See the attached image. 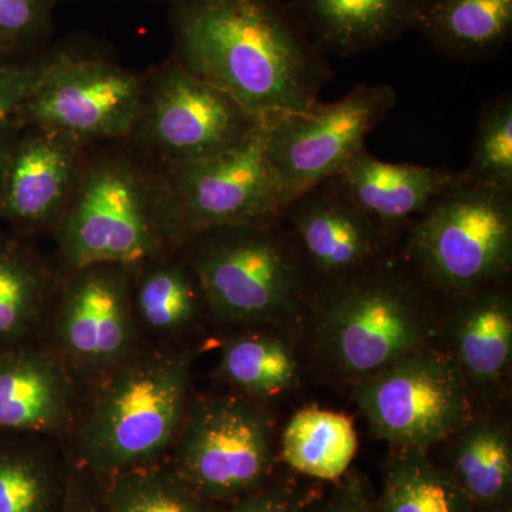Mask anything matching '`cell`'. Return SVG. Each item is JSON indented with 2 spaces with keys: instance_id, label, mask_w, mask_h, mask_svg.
Instances as JSON below:
<instances>
[{
  "instance_id": "cell-12",
  "label": "cell",
  "mask_w": 512,
  "mask_h": 512,
  "mask_svg": "<svg viewBox=\"0 0 512 512\" xmlns=\"http://www.w3.org/2000/svg\"><path fill=\"white\" fill-rule=\"evenodd\" d=\"M141 99L143 76L101 57L49 53L39 83L12 120L87 147L121 143L136 128Z\"/></svg>"
},
{
  "instance_id": "cell-1",
  "label": "cell",
  "mask_w": 512,
  "mask_h": 512,
  "mask_svg": "<svg viewBox=\"0 0 512 512\" xmlns=\"http://www.w3.org/2000/svg\"><path fill=\"white\" fill-rule=\"evenodd\" d=\"M171 3L173 57L256 120L309 109L335 74L285 0Z\"/></svg>"
},
{
  "instance_id": "cell-23",
  "label": "cell",
  "mask_w": 512,
  "mask_h": 512,
  "mask_svg": "<svg viewBox=\"0 0 512 512\" xmlns=\"http://www.w3.org/2000/svg\"><path fill=\"white\" fill-rule=\"evenodd\" d=\"M456 62H483L511 40L512 0H427L416 29Z\"/></svg>"
},
{
  "instance_id": "cell-2",
  "label": "cell",
  "mask_w": 512,
  "mask_h": 512,
  "mask_svg": "<svg viewBox=\"0 0 512 512\" xmlns=\"http://www.w3.org/2000/svg\"><path fill=\"white\" fill-rule=\"evenodd\" d=\"M89 147L53 234L59 275L113 264L136 271L175 254L160 165L128 141Z\"/></svg>"
},
{
  "instance_id": "cell-26",
  "label": "cell",
  "mask_w": 512,
  "mask_h": 512,
  "mask_svg": "<svg viewBox=\"0 0 512 512\" xmlns=\"http://www.w3.org/2000/svg\"><path fill=\"white\" fill-rule=\"evenodd\" d=\"M279 443L286 466L326 483L348 473L359 448L355 426L346 414L313 406L293 414Z\"/></svg>"
},
{
  "instance_id": "cell-29",
  "label": "cell",
  "mask_w": 512,
  "mask_h": 512,
  "mask_svg": "<svg viewBox=\"0 0 512 512\" xmlns=\"http://www.w3.org/2000/svg\"><path fill=\"white\" fill-rule=\"evenodd\" d=\"M463 171L470 183L512 192V96L485 104L478 117L470 161Z\"/></svg>"
},
{
  "instance_id": "cell-7",
  "label": "cell",
  "mask_w": 512,
  "mask_h": 512,
  "mask_svg": "<svg viewBox=\"0 0 512 512\" xmlns=\"http://www.w3.org/2000/svg\"><path fill=\"white\" fill-rule=\"evenodd\" d=\"M276 443L266 404L228 390L191 396L165 461L202 498L229 505L272 480Z\"/></svg>"
},
{
  "instance_id": "cell-28",
  "label": "cell",
  "mask_w": 512,
  "mask_h": 512,
  "mask_svg": "<svg viewBox=\"0 0 512 512\" xmlns=\"http://www.w3.org/2000/svg\"><path fill=\"white\" fill-rule=\"evenodd\" d=\"M109 512H224L178 476L167 461L101 477Z\"/></svg>"
},
{
  "instance_id": "cell-8",
  "label": "cell",
  "mask_w": 512,
  "mask_h": 512,
  "mask_svg": "<svg viewBox=\"0 0 512 512\" xmlns=\"http://www.w3.org/2000/svg\"><path fill=\"white\" fill-rule=\"evenodd\" d=\"M373 436L392 450L429 451L446 443L473 413V390L454 357L434 345L352 384Z\"/></svg>"
},
{
  "instance_id": "cell-32",
  "label": "cell",
  "mask_w": 512,
  "mask_h": 512,
  "mask_svg": "<svg viewBox=\"0 0 512 512\" xmlns=\"http://www.w3.org/2000/svg\"><path fill=\"white\" fill-rule=\"evenodd\" d=\"M47 55L22 59L0 69V128L12 120L20 104L32 93L43 70Z\"/></svg>"
},
{
  "instance_id": "cell-35",
  "label": "cell",
  "mask_w": 512,
  "mask_h": 512,
  "mask_svg": "<svg viewBox=\"0 0 512 512\" xmlns=\"http://www.w3.org/2000/svg\"><path fill=\"white\" fill-rule=\"evenodd\" d=\"M19 130L20 127L13 120H10L8 124L0 128V181H2L3 170H5L10 148H12L16 136H18Z\"/></svg>"
},
{
  "instance_id": "cell-6",
  "label": "cell",
  "mask_w": 512,
  "mask_h": 512,
  "mask_svg": "<svg viewBox=\"0 0 512 512\" xmlns=\"http://www.w3.org/2000/svg\"><path fill=\"white\" fill-rule=\"evenodd\" d=\"M406 259L426 288L467 295L512 269V192L463 180L406 229Z\"/></svg>"
},
{
  "instance_id": "cell-30",
  "label": "cell",
  "mask_w": 512,
  "mask_h": 512,
  "mask_svg": "<svg viewBox=\"0 0 512 512\" xmlns=\"http://www.w3.org/2000/svg\"><path fill=\"white\" fill-rule=\"evenodd\" d=\"M56 0H0V32L20 49L47 36Z\"/></svg>"
},
{
  "instance_id": "cell-16",
  "label": "cell",
  "mask_w": 512,
  "mask_h": 512,
  "mask_svg": "<svg viewBox=\"0 0 512 512\" xmlns=\"http://www.w3.org/2000/svg\"><path fill=\"white\" fill-rule=\"evenodd\" d=\"M84 393L42 338L0 350V436H33L67 444Z\"/></svg>"
},
{
  "instance_id": "cell-3",
  "label": "cell",
  "mask_w": 512,
  "mask_h": 512,
  "mask_svg": "<svg viewBox=\"0 0 512 512\" xmlns=\"http://www.w3.org/2000/svg\"><path fill=\"white\" fill-rule=\"evenodd\" d=\"M192 353L147 342L87 390L66 444L74 463L107 477L165 460L191 400Z\"/></svg>"
},
{
  "instance_id": "cell-38",
  "label": "cell",
  "mask_w": 512,
  "mask_h": 512,
  "mask_svg": "<svg viewBox=\"0 0 512 512\" xmlns=\"http://www.w3.org/2000/svg\"><path fill=\"white\" fill-rule=\"evenodd\" d=\"M56 2H59V0H56Z\"/></svg>"
},
{
  "instance_id": "cell-37",
  "label": "cell",
  "mask_w": 512,
  "mask_h": 512,
  "mask_svg": "<svg viewBox=\"0 0 512 512\" xmlns=\"http://www.w3.org/2000/svg\"><path fill=\"white\" fill-rule=\"evenodd\" d=\"M497 512H511V508L507 507V505H501V507H498Z\"/></svg>"
},
{
  "instance_id": "cell-4",
  "label": "cell",
  "mask_w": 512,
  "mask_h": 512,
  "mask_svg": "<svg viewBox=\"0 0 512 512\" xmlns=\"http://www.w3.org/2000/svg\"><path fill=\"white\" fill-rule=\"evenodd\" d=\"M306 316L319 365L350 384L433 345L443 326L426 286L392 261L318 286Z\"/></svg>"
},
{
  "instance_id": "cell-27",
  "label": "cell",
  "mask_w": 512,
  "mask_h": 512,
  "mask_svg": "<svg viewBox=\"0 0 512 512\" xmlns=\"http://www.w3.org/2000/svg\"><path fill=\"white\" fill-rule=\"evenodd\" d=\"M377 512H474L476 505L427 451L393 450L384 464Z\"/></svg>"
},
{
  "instance_id": "cell-21",
  "label": "cell",
  "mask_w": 512,
  "mask_h": 512,
  "mask_svg": "<svg viewBox=\"0 0 512 512\" xmlns=\"http://www.w3.org/2000/svg\"><path fill=\"white\" fill-rule=\"evenodd\" d=\"M133 303L144 339L180 346L208 312L201 286L178 252L133 271Z\"/></svg>"
},
{
  "instance_id": "cell-18",
  "label": "cell",
  "mask_w": 512,
  "mask_h": 512,
  "mask_svg": "<svg viewBox=\"0 0 512 512\" xmlns=\"http://www.w3.org/2000/svg\"><path fill=\"white\" fill-rule=\"evenodd\" d=\"M333 178L362 210L400 234L448 188L460 183L464 173L386 163L365 150Z\"/></svg>"
},
{
  "instance_id": "cell-15",
  "label": "cell",
  "mask_w": 512,
  "mask_h": 512,
  "mask_svg": "<svg viewBox=\"0 0 512 512\" xmlns=\"http://www.w3.org/2000/svg\"><path fill=\"white\" fill-rule=\"evenodd\" d=\"M89 147L49 128L20 127L0 181V221L19 235L55 231Z\"/></svg>"
},
{
  "instance_id": "cell-5",
  "label": "cell",
  "mask_w": 512,
  "mask_h": 512,
  "mask_svg": "<svg viewBox=\"0 0 512 512\" xmlns=\"http://www.w3.org/2000/svg\"><path fill=\"white\" fill-rule=\"evenodd\" d=\"M177 252L224 325L291 332L306 318L316 285L284 221L208 229Z\"/></svg>"
},
{
  "instance_id": "cell-17",
  "label": "cell",
  "mask_w": 512,
  "mask_h": 512,
  "mask_svg": "<svg viewBox=\"0 0 512 512\" xmlns=\"http://www.w3.org/2000/svg\"><path fill=\"white\" fill-rule=\"evenodd\" d=\"M443 322L446 349L474 392H494L507 379L512 357V302L503 284L457 296Z\"/></svg>"
},
{
  "instance_id": "cell-25",
  "label": "cell",
  "mask_w": 512,
  "mask_h": 512,
  "mask_svg": "<svg viewBox=\"0 0 512 512\" xmlns=\"http://www.w3.org/2000/svg\"><path fill=\"white\" fill-rule=\"evenodd\" d=\"M446 467L476 507H501L512 488V440L503 423L471 417L446 441Z\"/></svg>"
},
{
  "instance_id": "cell-31",
  "label": "cell",
  "mask_w": 512,
  "mask_h": 512,
  "mask_svg": "<svg viewBox=\"0 0 512 512\" xmlns=\"http://www.w3.org/2000/svg\"><path fill=\"white\" fill-rule=\"evenodd\" d=\"M302 512H377L376 494L362 474L348 471L322 494L309 495Z\"/></svg>"
},
{
  "instance_id": "cell-19",
  "label": "cell",
  "mask_w": 512,
  "mask_h": 512,
  "mask_svg": "<svg viewBox=\"0 0 512 512\" xmlns=\"http://www.w3.org/2000/svg\"><path fill=\"white\" fill-rule=\"evenodd\" d=\"M427 0H292L293 15L320 52H370L416 29Z\"/></svg>"
},
{
  "instance_id": "cell-13",
  "label": "cell",
  "mask_w": 512,
  "mask_h": 512,
  "mask_svg": "<svg viewBox=\"0 0 512 512\" xmlns=\"http://www.w3.org/2000/svg\"><path fill=\"white\" fill-rule=\"evenodd\" d=\"M396 92L389 84H360L333 103L261 121L266 154L274 165L286 207L303 192L336 177L389 116Z\"/></svg>"
},
{
  "instance_id": "cell-36",
  "label": "cell",
  "mask_w": 512,
  "mask_h": 512,
  "mask_svg": "<svg viewBox=\"0 0 512 512\" xmlns=\"http://www.w3.org/2000/svg\"><path fill=\"white\" fill-rule=\"evenodd\" d=\"M20 52H23V50L8 36L0 32V69L22 60L19 59Z\"/></svg>"
},
{
  "instance_id": "cell-11",
  "label": "cell",
  "mask_w": 512,
  "mask_h": 512,
  "mask_svg": "<svg viewBox=\"0 0 512 512\" xmlns=\"http://www.w3.org/2000/svg\"><path fill=\"white\" fill-rule=\"evenodd\" d=\"M259 124L171 56L143 76L140 114L127 141L158 165L184 164L237 146Z\"/></svg>"
},
{
  "instance_id": "cell-10",
  "label": "cell",
  "mask_w": 512,
  "mask_h": 512,
  "mask_svg": "<svg viewBox=\"0 0 512 512\" xmlns=\"http://www.w3.org/2000/svg\"><path fill=\"white\" fill-rule=\"evenodd\" d=\"M160 168L175 251L208 229L284 220V190L266 154L261 124L220 154Z\"/></svg>"
},
{
  "instance_id": "cell-22",
  "label": "cell",
  "mask_w": 512,
  "mask_h": 512,
  "mask_svg": "<svg viewBox=\"0 0 512 512\" xmlns=\"http://www.w3.org/2000/svg\"><path fill=\"white\" fill-rule=\"evenodd\" d=\"M72 468L63 441L0 436V512L62 511Z\"/></svg>"
},
{
  "instance_id": "cell-34",
  "label": "cell",
  "mask_w": 512,
  "mask_h": 512,
  "mask_svg": "<svg viewBox=\"0 0 512 512\" xmlns=\"http://www.w3.org/2000/svg\"><path fill=\"white\" fill-rule=\"evenodd\" d=\"M60 512H109L101 477L73 461L69 488Z\"/></svg>"
},
{
  "instance_id": "cell-20",
  "label": "cell",
  "mask_w": 512,
  "mask_h": 512,
  "mask_svg": "<svg viewBox=\"0 0 512 512\" xmlns=\"http://www.w3.org/2000/svg\"><path fill=\"white\" fill-rule=\"evenodd\" d=\"M16 232H0V350L42 338L55 296V261Z\"/></svg>"
},
{
  "instance_id": "cell-9",
  "label": "cell",
  "mask_w": 512,
  "mask_h": 512,
  "mask_svg": "<svg viewBox=\"0 0 512 512\" xmlns=\"http://www.w3.org/2000/svg\"><path fill=\"white\" fill-rule=\"evenodd\" d=\"M42 339L86 394L147 343L134 313L133 271L100 264L59 275Z\"/></svg>"
},
{
  "instance_id": "cell-14",
  "label": "cell",
  "mask_w": 512,
  "mask_h": 512,
  "mask_svg": "<svg viewBox=\"0 0 512 512\" xmlns=\"http://www.w3.org/2000/svg\"><path fill=\"white\" fill-rule=\"evenodd\" d=\"M282 221L316 288L390 261L393 242L399 237L362 210L335 178L296 197Z\"/></svg>"
},
{
  "instance_id": "cell-24",
  "label": "cell",
  "mask_w": 512,
  "mask_h": 512,
  "mask_svg": "<svg viewBox=\"0 0 512 512\" xmlns=\"http://www.w3.org/2000/svg\"><path fill=\"white\" fill-rule=\"evenodd\" d=\"M217 377L231 392L265 404L291 392L299 379L291 332L256 326L229 336L222 343Z\"/></svg>"
},
{
  "instance_id": "cell-33",
  "label": "cell",
  "mask_w": 512,
  "mask_h": 512,
  "mask_svg": "<svg viewBox=\"0 0 512 512\" xmlns=\"http://www.w3.org/2000/svg\"><path fill=\"white\" fill-rule=\"evenodd\" d=\"M309 494L288 480H271L261 490L239 498L224 512H302Z\"/></svg>"
}]
</instances>
